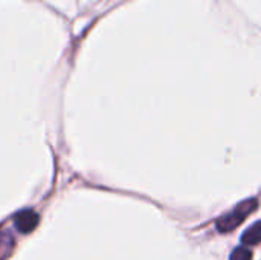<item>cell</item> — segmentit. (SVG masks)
Here are the masks:
<instances>
[{
  "label": "cell",
  "instance_id": "cell-1",
  "mask_svg": "<svg viewBox=\"0 0 261 260\" xmlns=\"http://www.w3.org/2000/svg\"><path fill=\"white\" fill-rule=\"evenodd\" d=\"M258 202L257 199H248V201H243L242 204H239L231 213L222 216L219 221H217V230L220 233H228V231H232L234 228H237L255 208H257Z\"/></svg>",
  "mask_w": 261,
  "mask_h": 260
},
{
  "label": "cell",
  "instance_id": "cell-3",
  "mask_svg": "<svg viewBox=\"0 0 261 260\" xmlns=\"http://www.w3.org/2000/svg\"><path fill=\"white\" fill-rule=\"evenodd\" d=\"M242 242L245 245H257L261 242V221L251 225L243 234H242Z\"/></svg>",
  "mask_w": 261,
  "mask_h": 260
},
{
  "label": "cell",
  "instance_id": "cell-4",
  "mask_svg": "<svg viewBox=\"0 0 261 260\" xmlns=\"http://www.w3.org/2000/svg\"><path fill=\"white\" fill-rule=\"evenodd\" d=\"M229 260H252V253L245 248V247H240V248H236L231 254Z\"/></svg>",
  "mask_w": 261,
  "mask_h": 260
},
{
  "label": "cell",
  "instance_id": "cell-2",
  "mask_svg": "<svg viewBox=\"0 0 261 260\" xmlns=\"http://www.w3.org/2000/svg\"><path fill=\"white\" fill-rule=\"evenodd\" d=\"M38 222L40 218L34 210H21L14 216V227L20 233H31L34 228H37Z\"/></svg>",
  "mask_w": 261,
  "mask_h": 260
}]
</instances>
